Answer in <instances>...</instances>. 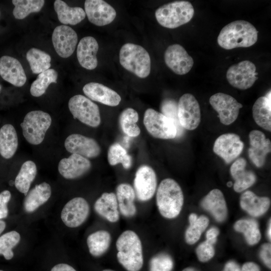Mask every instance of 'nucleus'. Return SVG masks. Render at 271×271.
<instances>
[{
	"instance_id": "nucleus-55",
	"label": "nucleus",
	"mask_w": 271,
	"mask_h": 271,
	"mask_svg": "<svg viewBox=\"0 0 271 271\" xmlns=\"http://www.w3.org/2000/svg\"><path fill=\"white\" fill-rule=\"evenodd\" d=\"M227 185L229 187H231L232 186V182H231V181H229V182H227Z\"/></svg>"
},
{
	"instance_id": "nucleus-52",
	"label": "nucleus",
	"mask_w": 271,
	"mask_h": 271,
	"mask_svg": "<svg viewBox=\"0 0 271 271\" xmlns=\"http://www.w3.org/2000/svg\"><path fill=\"white\" fill-rule=\"evenodd\" d=\"M6 227V222L2 220H0V234L4 231Z\"/></svg>"
},
{
	"instance_id": "nucleus-14",
	"label": "nucleus",
	"mask_w": 271,
	"mask_h": 271,
	"mask_svg": "<svg viewBox=\"0 0 271 271\" xmlns=\"http://www.w3.org/2000/svg\"><path fill=\"white\" fill-rule=\"evenodd\" d=\"M243 148L244 143L238 134L226 133L216 139L213 150L226 164H230L241 154Z\"/></svg>"
},
{
	"instance_id": "nucleus-39",
	"label": "nucleus",
	"mask_w": 271,
	"mask_h": 271,
	"mask_svg": "<svg viewBox=\"0 0 271 271\" xmlns=\"http://www.w3.org/2000/svg\"><path fill=\"white\" fill-rule=\"evenodd\" d=\"M58 73L53 69H49L38 74L36 79L32 83L30 93L34 97L43 95L52 83H57Z\"/></svg>"
},
{
	"instance_id": "nucleus-34",
	"label": "nucleus",
	"mask_w": 271,
	"mask_h": 271,
	"mask_svg": "<svg viewBox=\"0 0 271 271\" xmlns=\"http://www.w3.org/2000/svg\"><path fill=\"white\" fill-rule=\"evenodd\" d=\"M86 242L90 253L95 257L100 256L108 250L111 243V235L106 230H98L90 234Z\"/></svg>"
},
{
	"instance_id": "nucleus-19",
	"label": "nucleus",
	"mask_w": 271,
	"mask_h": 271,
	"mask_svg": "<svg viewBox=\"0 0 271 271\" xmlns=\"http://www.w3.org/2000/svg\"><path fill=\"white\" fill-rule=\"evenodd\" d=\"M250 147L248 150V157L258 168L262 167L267 155L270 152L271 143L265 134L258 130H252L249 133Z\"/></svg>"
},
{
	"instance_id": "nucleus-50",
	"label": "nucleus",
	"mask_w": 271,
	"mask_h": 271,
	"mask_svg": "<svg viewBox=\"0 0 271 271\" xmlns=\"http://www.w3.org/2000/svg\"><path fill=\"white\" fill-rule=\"evenodd\" d=\"M51 271H76L72 266L66 263H59L54 266Z\"/></svg>"
},
{
	"instance_id": "nucleus-48",
	"label": "nucleus",
	"mask_w": 271,
	"mask_h": 271,
	"mask_svg": "<svg viewBox=\"0 0 271 271\" xmlns=\"http://www.w3.org/2000/svg\"><path fill=\"white\" fill-rule=\"evenodd\" d=\"M219 233V230L216 227H211L206 233V240L214 244L217 241V237Z\"/></svg>"
},
{
	"instance_id": "nucleus-16",
	"label": "nucleus",
	"mask_w": 271,
	"mask_h": 271,
	"mask_svg": "<svg viewBox=\"0 0 271 271\" xmlns=\"http://www.w3.org/2000/svg\"><path fill=\"white\" fill-rule=\"evenodd\" d=\"M52 40L57 54L61 57L66 58L73 53L78 42V37L72 28L63 25L55 28Z\"/></svg>"
},
{
	"instance_id": "nucleus-47",
	"label": "nucleus",
	"mask_w": 271,
	"mask_h": 271,
	"mask_svg": "<svg viewBox=\"0 0 271 271\" xmlns=\"http://www.w3.org/2000/svg\"><path fill=\"white\" fill-rule=\"evenodd\" d=\"M260 257L265 264L269 268L271 267V247L270 244H263L261 247L260 250Z\"/></svg>"
},
{
	"instance_id": "nucleus-29",
	"label": "nucleus",
	"mask_w": 271,
	"mask_h": 271,
	"mask_svg": "<svg viewBox=\"0 0 271 271\" xmlns=\"http://www.w3.org/2000/svg\"><path fill=\"white\" fill-rule=\"evenodd\" d=\"M51 195L50 185L43 182L36 185L29 191L24 202V207L27 213H32L45 203Z\"/></svg>"
},
{
	"instance_id": "nucleus-27",
	"label": "nucleus",
	"mask_w": 271,
	"mask_h": 271,
	"mask_svg": "<svg viewBox=\"0 0 271 271\" xmlns=\"http://www.w3.org/2000/svg\"><path fill=\"white\" fill-rule=\"evenodd\" d=\"M270 199L267 197H259L251 191L243 192L240 198L241 208L253 217L263 215L268 209Z\"/></svg>"
},
{
	"instance_id": "nucleus-10",
	"label": "nucleus",
	"mask_w": 271,
	"mask_h": 271,
	"mask_svg": "<svg viewBox=\"0 0 271 271\" xmlns=\"http://www.w3.org/2000/svg\"><path fill=\"white\" fill-rule=\"evenodd\" d=\"M178 116L181 126L187 130H194L201 121L199 104L190 93L183 94L178 102Z\"/></svg>"
},
{
	"instance_id": "nucleus-7",
	"label": "nucleus",
	"mask_w": 271,
	"mask_h": 271,
	"mask_svg": "<svg viewBox=\"0 0 271 271\" xmlns=\"http://www.w3.org/2000/svg\"><path fill=\"white\" fill-rule=\"evenodd\" d=\"M68 107L73 117L83 123L93 127L100 124L99 107L87 97L80 94L73 96L69 100Z\"/></svg>"
},
{
	"instance_id": "nucleus-5",
	"label": "nucleus",
	"mask_w": 271,
	"mask_h": 271,
	"mask_svg": "<svg viewBox=\"0 0 271 271\" xmlns=\"http://www.w3.org/2000/svg\"><path fill=\"white\" fill-rule=\"evenodd\" d=\"M194 14V9L191 3L178 1L159 7L155 12V17L162 26L175 29L190 22Z\"/></svg>"
},
{
	"instance_id": "nucleus-33",
	"label": "nucleus",
	"mask_w": 271,
	"mask_h": 271,
	"mask_svg": "<svg viewBox=\"0 0 271 271\" xmlns=\"http://www.w3.org/2000/svg\"><path fill=\"white\" fill-rule=\"evenodd\" d=\"M37 173V166L34 162L28 160L24 162L15 180L17 189L26 196Z\"/></svg>"
},
{
	"instance_id": "nucleus-22",
	"label": "nucleus",
	"mask_w": 271,
	"mask_h": 271,
	"mask_svg": "<svg viewBox=\"0 0 271 271\" xmlns=\"http://www.w3.org/2000/svg\"><path fill=\"white\" fill-rule=\"evenodd\" d=\"M83 91L91 100L108 106H117L121 101L120 95L116 91L99 83L90 82L85 84Z\"/></svg>"
},
{
	"instance_id": "nucleus-26",
	"label": "nucleus",
	"mask_w": 271,
	"mask_h": 271,
	"mask_svg": "<svg viewBox=\"0 0 271 271\" xmlns=\"http://www.w3.org/2000/svg\"><path fill=\"white\" fill-rule=\"evenodd\" d=\"M95 212L110 222H116L119 219V211L116 196L112 192L103 193L94 204Z\"/></svg>"
},
{
	"instance_id": "nucleus-42",
	"label": "nucleus",
	"mask_w": 271,
	"mask_h": 271,
	"mask_svg": "<svg viewBox=\"0 0 271 271\" xmlns=\"http://www.w3.org/2000/svg\"><path fill=\"white\" fill-rule=\"evenodd\" d=\"M20 240V234L16 231H11L2 235L0 236V254L7 260L11 259L14 256L13 248Z\"/></svg>"
},
{
	"instance_id": "nucleus-43",
	"label": "nucleus",
	"mask_w": 271,
	"mask_h": 271,
	"mask_svg": "<svg viewBox=\"0 0 271 271\" xmlns=\"http://www.w3.org/2000/svg\"><path fill=\"white\" fill-rule=\"evenodd\" d=\"M160 110L161 113L170 118L174 123L177 131L176 137H181L184 132V128L181 126L179 121L178 102L173 99H164L161 102Z\"/></svg>"
},
{
	"instance_id": "nucleus-54",
	"label": "nucleus",
	"mask_w": 271,
	"mask_h": 271,
	"mask_svg": "<svg viewBox=\"0 0 271 271\" xmlns=\"http://www.w3.org/2000/svg\"><path fill=\"white\" fill-rule=\"evenodd\" d=\"M182 271H198V270L193 267H186L184 268Z\"/></svg>"
},
{
	"instance_id": "nucleus-3",
	"label": "nucleus",
	"mask_w": 271,
	"mask_h": 271,
	"mask_svg": "<svg viewBox=\"0 0 271 271\" xmlns=\"http://www.w3.org/2000/svg\"><path fill=\"white\" fill-rule=\"evenodd\" d=\"M156 203L164 217L172 219L177 217L184 203L183 193L178 183L171 178L163 180L157 189Z\"/></svg>"
},
{
	"instance_id": "nucleus-9",
	"label": "nucleus",
	"mask_w": 271,
	"mask_h": 271,
	"mask_svg": "<svg viewBox=\"0 0 271 271\" xmlns=\"http://www.w3.org/2000/svg\"><path fill=\"white\" fill-rule=\"evenodd\" d=\"M257 75L254 64L245 60L231 66L227 71L226 78L233 87L245 90L253 85L257 79Z\"/></svg>"
},
{
	"instance_id": "nucleus-1",
	"label": "nucleus",
	"mask_w": 271,
	"mask_h": 271,
	"mask_svg": "<svg viewBox=\"0 0 271 271\" xmlns=\"http://www.w3.org/2000/svg\"><path fill=\"white\" fill-rule=\"evenodd\" d=\"M258 31L249 22L238 20L224 26L217 38L218 45L226 50L249 47L257 40Z\"/></svg>"
},
{
	"instance_id": "nucleus-37",
	"label": "nucleus",
	"mask_w": 271,
	"mask_h": 271,
	"mask_svg": "<svg viewBox=\"0 0 271 271\" xmlns=\"http://www.w3.org/2000/svg\"><path fill=\"white\" fill-rule=\"evenodd\" d=\"M234 229L243 234L247 243L253 245L258 243L261 238V234L257 222L252 219H242L237 221Z\"/></svg>"
},
{
	"instance_id": "nucleus-44",
	"label": "nucleus",
	"mask_w": 271,
	"mask_h": 271,
	"mask_svg": "<svg viewBox=\"0 0 271 271\" xmlns=\"http://www.w3.org/2000/svg\"><path fill=\"white\" fill-rule=\"evenodd\" d=\"M173 267V261L171 257L166 253H160L151 259L149 271H171Z\"/></svg>"
},
{
	"instance_id": "nucleus-41",
	"label": "nucleus",
	"mask_w": 271,
	"mask_h": 271,
	"mask_svg": "<svg viewBox=\"0 0 271 271\" xmlns=\"http://www.w3.org/2000/svg\"><path fill=\"white\" fill-rule=\"evenodd\" d=\"M107 160L110 165L114 166L120 163L125 169L130 168L132 165L131 157L125 149L118 143H114L109 148Z\"/></svg>"
},
{
	"instance_id": "nucleus-38",
	"label": "nucleus",
	"mask_w": 271,
	"mask_h": 271,
	"mask_svg": "<svg viewBox=\"0 0 271 271\" xmlns=\"http://www.w3.org/2000/svg\"><path fill=\"white\" fill-rule=\"evenodd\" d=\"M139 114L136 110L130 107L124 109L119 116V123L122 131L129 137H138L141 132L137 124Z\"/></svg>"
},
{
	"instance_id": "nucleus-45",
	"label": "nucleus",
	"mask_w": 271,
	"mask_h": 271,
	"mask_svg": "<svg viewBox=\"0 0 271 271\" xmlns=\"http://www.w3.org/2000/svg\"><path fill=\"white\" fill-rule=\"evenodd\" d=\"M196 252L199 261L203 262L208 261L215 254L213 244L206 240L197 246Z\"/></svg>"
},
{
	"instance_id": "nucleus-40",
	"label": "nucleus",
	"mask_w": 271,
	"mask_h": 271,
	"mask_svg": "<svg viewBox=\"0 0 271 271\" xmlns=\"http://www.w3.org/2000/svg\"><path fill=\"white\" fill-rule=\"evenodd\" d=\"M14 5L13 14L14 17L18 20H22L32 13L39 12L42 9L44 0H13Z\"/></svg>"
},
{
	"instance_id": "nucleus-25",
	"label": "nucleus",
	"mask_w": 271,
	"mask_h": 271,
	"mask_svg": "<svg viewBox=\"0 0 271 271\" xmlns=\"http://www.w3.org/2000/svg\"><path fill=\"white\" fill-rule=\"evenodd\" d=\"M246 160L243 158H239L230 167V174L235 181L233 189L238 193L250 187L256 181L255 174L253 172L246 170Z\"/></svg>"
},
{
	"instance_id": "nucleus-6",
	"label": "nucleus",
	"mask_w": 271,
	"mask_h": 271,
	"mask_svg": "<svg viewBox=\"0 0 271 271\" xmlns=\"http://www.w3.org/2000/svg\"><path fill=\"white\" fill-rule=\"evenodd\" d=\"M51 122V117L47 112L42 110L29 112L21 123L25 139L30 144H40L43 141Z\"/></svg>"
},
{
	"instance_id": "nucleus-30",
	"label": "nucleus",
	"mask_w": 271,
	"mask_h": 271,
	"mask_svg": "<svg viewBox=\"0 0 271 271\" xmlns=\"http://www.w3.org/2000/svg\"><path fill=\"white\" fill-rule=\"evenodd\" d=\"M252 116L258 125L267 131L271 130L270 91L255 101L252 106Z\"/></svg>"
},
{
	"instance_id": "nucleus-46",
	"label": "nucleus",
	"mask_w": 271,
	"mask_h": 271,
	"mask_svg": "<svg viewBox=\"0 0 271 271\" xmlns=\"http://www.w3.org/2000/svg\"><path fill=\"white\" fill-rule=\"evenodd\" d=\"M11 198V192L4 190L0 193V220L7 217L9 213L7 204Z\"/></svg>"
},
{
	"instance_id": "nucleus-35",
	"label": "nucleus",
	"mask_w": 271,
	"mask_h": 271,
	"mask_svg": "<svg viewBox=\"0 0 271 271\" xmlns=\"http://www.w3.org/2000/svg\"><path fill=\"white\" fill-rule=\"evenodd\" d=\"M189 221L190 225L186 230L185 238L188 244H193L199 239L207 227L209 220L204 215L198 217L195 213H191L189 216Z\"/></svg>"
},
{
	"instance_id": "nucleus-51",
	"label": "nucleus",
	"mask_w": 271,
	"mask_h": 271,
	"mask_svg": "<svg viewBox=\"0 0 271 271\" xmlns=\"http://www.w3.org/2000/svg\"><path fill=\"white\" fill-rule=\"evenodd\" d=\"M240 266L235 261L231 260L228 261L225 265L223 271H240Z\"/></svg>"
},
{
	"instance_id": "nucleus-57",
	"label": "nucleus",
	"mask_w": 271,
	"mask_h": 271,
	"mask_svg": "<svg viewBox=\"0 0 271 271\" xmlns=\"http://www.w3.org/2000/svg\"><path fill=\"white\" fill-rule=\"evenodd\" d=\"M1 90H2V86H1V85L0 84V92H1Z\"/></svg>"
},
{
	"instance_id": "nucleus-4",
	"label": "nucleus",
	"mask_w": 271,
	"mask_h": 271,
	"mask_svg": "<svg viewBox=\"0 0 271 271\" xmlns=\"http://www.w3.org/2000/svg\"><path fill=\"white\" fill-rule=\"evenodd\" d=\"M119 59L124 69L140 78H146L150 73V56L141 46L130 43L124 44L120 48Z\"/></svg>"
},
{
	"instance_id": "nucleus-13",
	"label": "nucleus",
	"mask_w": 271,
	"mask_h": 271,
	"mask_svg": "<svg viewBox=\"0 0 271 271\" xmlns=\"http://www.w3.org/2000/svg\"><path fill=\"white\" fill-rule=\"evenodd\" d=\"M89 211V204L84 198L75 197L65 205L61 213V218L67 227L76 228L86 221Z\"/></svg>"
},
{
	"instance_id": "nucleus-20",
	"label": "nucleus",
	"mask_w": 271,
	"mask_h": 271,
	"mask_svg": "<svg viewBox=\"0 0 271 271\" xmlns=\"http://www.w3.org/2000/svg\"><path fill=\"white\" fill-rule=\"evenodd\" d=\"M91 168V162L87 158L74 154L61 159L58 166L59 173L67 179L78 178L87 173Z\"/></svg>"
},
{
	"instance_id": "nucleus-28",
	"label": "nucleus",
	"mask_w": 271,
	"mask_h": 271,
	"mask_svg": "<svg viewBox=\"0 0 271 271\" xmlns=\"http://www.w3.org/2000/svg\"><path fill=\"white\" fill-rule=\"evenodd\" d=\"M116 196L119 212L126 217H131L137 213L134 203L136 193L130 185L121 183L116 189Z\"/></svg>"
},
{
	"instance_id": "nucleus-24",
	"label": "nucleus",
	"mask_w": 271,
	"mask_h": 271,
	"mask_svg": "<svg viewBox=\"0 0 271 271\" xmlns=\"http://www.w3.org/2000/svg\"><path fill=\"white\" fill-rule=\"evenodd\" d=\"M99 48L96 39L85 37L79 41L77 49V57L80 65L88 70H93L97 66L96 54Z\"/></svg>"
},
{
	"instance_id": "nucleus-17",
	"label": "nucleus",
	"mask_w": 271,
	"mask_h": 271,
	"mask_svg": "<svg viewBox=\"0 0 271 271\" xmlns=\"http://www.w3.org/2000/svg\"><path fill=\"white\" fill-rule=\"evenodd\" d=\"M64 146L71 154L86 158H96L101 153V148L94 139L77 133L69 135L65 141Z\"/></svg>"
},
{
	"instance_id": "nucleus-36",
	"label": "nucleus",
	"mask_w": 271,
	"mask_h": 271,
	"mask_svg": "<svg viewBox=\"0 0 271 271\" xmlns=\"http://www.w3.org/2000/svg\"><path fill=\"white\" fill-rule=\"evenodd\" d=\"M26 59L34 74H39L50 68L51 56L39 49L32 48L28 50Z\"/></svg>"
},
{
	"instance_id": "nucleus-49",
	"label": "nucleus",
	"mask_w": 271,
	"mask_h": 271,
	"mask_svg": "<svg viewBox=\"0 0 271 271\" xmlns=\"http://www.w3.org/2000/svg\"><path fill=\"white\" fill-rule=\"evenodd\" d=\"M240 271H260V269L257 264L250 261L244 263Z\"/></svg>"
},
{
	"instance_id": "nucleus-2",
	"label": "nucleus",
	"mask_w": 271,
	"mask_h": 271,
	"mask_svg": "<svg viewBox=\"0 0 271 271\" xmlns=\"http://www.w3.org/2000/svg\"><path fill=\"white\" fill-rule=\"evenodd\" d=\"M116 247L117 258L119 263L127 271H139L144 259L140 238L134 231L123 232L118 237Z\"/></svg>"
},
{
	"instance_id": "nucleus-21",
	"label": "nucleus",
	"mask_w": 271,
	"mask_h": 271,
	"mask_svg": "<svg viewBox=\"0 0 271 271\" xmlns=\"http://www.w3.org/2000/svg\"><path fill=\"white\" fill-rule=\"evenodd\" d=\"M0 75L6 81L16 87H22L27 77L21 63L15 58L3 56L0 58Z\"/></svg>"
},
{
	"instance_id": "nucleus-59",
	"label": "nucleus",
	"mask_w": 271,
	"mask_h": 271,
	"mask_svg": "<svg viewBox=\"0 0 271 271\" xmlns=\"http://www.w3.org/2000/svg\"><path fill=\"white\" fill-rule=\"evenodd\" d=\"M0 15H1V11H0Z\"/></svg>"
},
{
	"instance_id": "nucleus-56",
	"label": "nucleus",
	"mask_w": 271,
	"mask_h": 271,
	"mask_svg": "<svg viewBox=\"0 0 271 271\" xmlns=\"http://www.w3.org/2000/svg\"><path fill=\"white\" fill-rule=\"evenodd\" d=\"M102 271H114V270H112V269H106L103 270Z\"/></svg>"
},
{
	"instance_id": "nucleus-18",
	"label": "nucleus",
	"mask_w": 271,
	"mask_h": 271,
	"mask_svg": "<svg viewBox=\"0 0 271 271\" xmlns=\"http://www.w3.org/2000/svg\"><path fill=\"white\" fill-rule=\"evenodd\" d=\"M84 9L89 22L97 26L109 24L116 15L115 9L103 0H86Z\"/></svg>"
},
{
	"instance_id": "nucleus-8",
	"label": "nucleus",
	"mask_w": 271,
	"mask_h": 271,
	"mask_svg": "<svg viewBox=\"0 0 271 271\" xmlns=\"http://www.w3.org/2000/svg\"><path fill=\"white\" fill-rule=\"evenodd\" d=\"M148 132L153 137L161 139H173L177 131L173 121L153 108L147 109L143 119Z\"/></svg>"
},
{
	"instance_id": "nucleus-31",
	"label": "nucleus",
	"mask_w": 271,
	"mask_h": 271,
	"mask_svg": "<svg viewBox=\"0 0 271 271\" xmlns=\"http://www.w3.org/2000/svg\"><path fill=\"white\" fill-rule=\"evenodd\" d=\"M54 8L59 21L66 25H75L83 21L86 16L84 10L80 7H70L61 0H56Z\"/></svg>"
},
{
	"instance_id": "nucleus-23",
	"label": "nucleus",
	"mask_w": 271,
	"mask_h": 271,
	"mask_svg": "<svg viewBox=\"0 0 271 271\" xmlns=\"http://www.w3.org/2000/svg\"><path fill=\"white\" fill-rule=\"evenodd\" d=\"M201 205L217 222H222L226 220L228 210L224 195L220 190H211L202 200Z\"/></svg>"
},
{
	"instance_id": "nucleus-15",
	"label": "nucleus",
	"mask_w": 271,
	"mask_h": 271,
	"mask_svg": "<svg viewBox=\"0 0 271 271\" xmlns=\"http://www.w3.org/2000/svg\"><path fill=\"white\" fill-rule=\"evenodd\" d=\"M164 60L172 71L181 75L188 73L194 64L192 57L183 46L177 44L167 48L164 53Z\"/></svg>"
},
{
	"instance_id": "nucleus-11",
	"label": "nucleus",
	"mask_w": 271,
	"mask_h": 271,
	"mask_svg": "<svg viewBox=\"0 0 271 271\" xmlns=\"http://www.w3.org/2000/svg\"><path fill=\"white\" fill-rule=\"evenodd\" d=\"M209 102L218 113L220 122L227 125L235 121L243 106L231 95L221 92L212 95Z\"/></svg>"
},
{
	"instance_id": "nucleus-58",
	"label": "nucleus",
	"mask_w": 271,
	"mask_h": 271,
	"mask_svg": "<svg viewBox=\"0 0 271 271\" xmlns=\"http://www.w3.org/2000/svg\"><path fill=\"white\" fill-rule=\"evenodd\" d=\"M0 271H4V270H0Z\"/></svg>"
},
{
	"instance_id": "nucleus-53",
	"label": "nucleus",
	"mask_w": 271,
	"mask_h": 271,
	"mask_svg": "<svg viewBox=\"0 0 271 271\" xmlns=\"http://www.w3.org/2000/svg\"><path fill=\"white\" fill-rule=\"evenodd\" d=\"M271 224H270V220H269V225H268V229H267V236L268 237V238L269 239V240H270V238H271V236H270V229H271Z\"/></svg>"
},
{
	"instance_id": "nucleus-32",
	"label": "nucleus",
	"mask_w": 271,
	"mask_h": 271,
	"mask_svg": "<svg viewBox=\"0 0 271 271\" xmlns=\"http://www.w3.org/2000/svg\"><path fill=\"white\" fill-rule=\"evenodd\" d=\"M18 138L16 130L11 124H6L0 129V155L6 159L11 158L16 152Z\"/></svg>"
},
{
	"instance_id": "nucleus-12",
	"label": "nucleus",
	"mask_w": 271,
	"mask_h": 271,
	"mask_svg": "<svg viewBox=\"0 0 271 271\" xmlns=\"http://www.w3.org/2000/svg\"><path fill=\"white\" fill-rule=\"evenodd\" d=\"M157 185L154 170L148 165H143L136 172L133 181L134 190L139 200L145 202L154 195Z\"/></svg>"
}]
</instances>
